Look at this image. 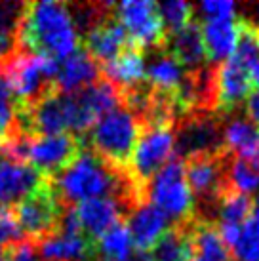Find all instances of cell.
<instances>
[{
  "instance_id": "cell-32",
  "label": "cell",
  "mask_w": 259,
  "mask_h": 261,
  "mask_svg": "<svg viewBox=\"0 0 259 261\" xmlns=\"http://www.w3.org/2000/svg\"><path fill=\"white\" fill-rule=\"evenodd\" d=\"M25 2H0V33L17 35Z\"/></svg>"
},
{
  "instance_id": "cell-19",
  "label": "cell",
  "mask_w": 259,
  "mask_h": 261,
  "mask_svg": "<svg viewBox=\"0 0 259 261\" xmlns=\"http://www.w3.org/2000/svg\"><path fill=\"white\" fill-rule=\"evenodd\" d=\"M101 76L122 94L145 82V50L130 42L113 61L101 67Z\"/></svg>"
},
{
  "instance_id": "cell-13",
  "label": "cell",
  "mask_w": 259,
  "mask_h": 261,
  "mask_svg": "<svg viewBox=\"0 0 259 261\" xmlns=\"http://www.w3.org/2000/svg\"><path fill=\"white\" fill-rule=\"evenodd\" d=\"M80 44H84L82 50L94 61H97L101 67L113 61L128 46V33L115 17V8H113V14L107 15L99 25H95L90 33H86L80 38Z\"/></svg>"
},
{
  "instance_id": "cell-20",
  "label": "cell",
  "mask_w": 259,
  "mask_h": 261,
  "mask_svg": "<svg viewBox=\"0 0 259 261\" xmlns=\"http://www.w3.org/2000/svg\"><path fill=\"white\" fill-rule=\"evenodd\" d=\"M202 40L210 65H221L232 58L238 42V17L204 19L200 23Z\"/></svg>"
},
{
  "instance_id": "cell-29",
  "label": "cell",
  "mask_w": 259,
  "mask_h": 261,
  "mask_svg": "<svg viewBox=\"0 0 259 261\" xmlns=\"http://www.w3.org/2000/svg\"><path fill=\"white\" fill-rule=\"evenodd\" d=\"M257 58H259V31L255 27H252V25H248L246 21H242L240 15H238V42L230 59H235L237 63L244 65L248 69V65Z\"/></svg>"
},
{
  "instance_id": "cell-22",
  "label": "cell",
  "mask_w": 259,
  "mask_h": 261,
  "mask_svg": "<svg viewBox=\"0 0 259 261\" xmlns=\"http://www.w3.org/2000/svg\"><path fill=\"white\" fill-rule=\"evenodd\" d=\"M223 118V143L225 149L232 154L242 159L252 151V147L257 143L259 128L244 115V111H237L230 115H221Z\"/></svg>"
},
{
  "instance_id": "cell-4",
  "label": "cell",
  "mask_w": 259,
  "mask_h": 261,
  "mask_svg": "<svg viewBox=\"0 0 259 261\" xmlns=\"http://www.w3.org/2000/svg\"><path fill=\"white\" fill-rule=\"evenodd\" d=\"M2 151L31 164L38 174L50 179L79 156L82 139L69 132L54 136H21Z\"/></svg>"
},
{
  "instance_id": "cell-35",
  "label": "cell",
  "mask_w": 259,
  "mask_h": 261,
  "mask_svg": "<svg viewBox=\"0 0 259 261\" xmlns=\"http://www.w3.org/2000/svg\"><path fill=\"white\" fill-rule=\"evenodd\" d=\"M242 10H244V14L240 15V19L259 31V2H250V4L242 6Z\"/></svg>"
},
{
  "instance_id": "cell-28",
  "label": "cell",
  "mask_w": 259,
  "mask_h": 261,
  "mask_svg": "<svg viewBox=\"0 0 259 261\" xmlns=\"http://www.w3.org/2000/svg\"><path fill=\"white\" fill-rule=\"evenodd\" d=\"M160 19L164 25L166 35H172L175 31L187 27L189 23L194 21V6L183 0H164L157 4Z\"/></svg>"
},
{
  "instance_id": "cell-37",
  "label": "cell",
  "mask_w": 259,
  "mask_h": 261,
  "mask_svg": "<svg viewBox=\"0 0 259 261\" xmlns=\"http://www.w3.org/2000/svg\"><path fill=\"white\" fill-rule=\"evenodd\" d=\"M116 261H151L149 259V254H143V252H134L132 255L124 257V259H116Z\"/></svg>"
},
{
  "instance_id": "cell-7",
  "label": "cell",
  "mask_w": 259,
  "mask_h": 261,
  "mask_svg": "<svg viewBox=\"0 0 259 261\" xmlns=\"http://www.w3.org/2000/svg\"><path fill=\"white\" fill-rule=\"evenodd\" d=\"M225 151L223 118L217 113H194L173 126V159L185 162L194 156Z\"/></svg>"
},
{
  "instance_id": "cell-25",
  "label": "cell",
  "mask_w": 259,
  "mask_h": 261,
  "mask_svg": "<svg viewBox=\"0 0 259 261\" xmlns=\"http://www.w3.org/2000/svg\"><path fill=\"white\" fill-rule=\"evenodd\" d=\"M19 136V103L8 76L0 69V149L14 143Z\"/></svg>"
},
{
  "instance_id": "cell-11",
  "label": "cell",
  "mask_w": 259,
  "mask_h": 261,
  "mask_svg": "<svg viewBox=\"0 0 259 261\" xmlns=\"http://www.w3.org/2000/svg\"><path fill=\"white\" fill-rule=\"evenodd\" d=\"M46 179L48 177L38 174L31 164L14 159L0 149V208L12 210Z\"/></svg>"
},
{
  "instance_id": "cell-15",
  "label": "cell",
  "mask_w": 259,
  "mask_h": 261,
  "mask_svg": "<svg viewBox=\"0 0 259 261\" xmlns=\"http://www.w3.org/2000/svg\"><path fill=\"white\" fill-rule=\"evenodd\" d=\"M74 212L84 234L94 242L103 237L111 227L126 221V218L130 216L122 204L113 198H94V200L80 202L79 206H74Z\"/></svg>"
},
{
  "instance_id": "cell-14",
  "label": "cell",
  "mask_w": 259,
  "mask_h": 261,
  "mask_svg": "<svg viewBox=\"0 0 259 261\" xmlns=\"http://www.w3.org/2000/svg\"><path fill=\"white\" fill-rule=\"evenodd\" d=\"M40 261H95V242L84 232H63L35 242Z\"/></svg>"
},
{
  "instance_id": "cell-1",
  "label": "cell",
  "mask_w": 259,
  "mask_h": 261,
  "mask_svg": "<svg viewBox=\"0 0 259 261\" xmlns=\"http://www.w3.org/2000/svg\"><path fill=\"white\" fill-rule=\"evenodd\" d=\"M50 183L65 208L94 198H113L130 214L145 202V185H139L126 168L109 164L84 145L69 166L50 177Z\"/></svg>"
},
{
  "instance_id": "cell-10",
  "label": "cell",
  "mask_w": 259,
  "mask_h": 261,
  "mask_svg": "<svg viewBox=\"0 0 259 261\" xmlns=\"http://www.w3.org/2000/svg\"><path fill=\"white\" fill-rule=\"evenodd\" d=\"M115 17L128 33L132 44L141 50H159L164 48L166 35L160 19L157 2L151 0H124L115 4Z\"/></svg>"
},
{
  "instance_id": "cell-23",
  "label": "cell",
  "mask_w": 259,
  "mask_h": 261,
  "mask_svg": "<svg viewBox=\"0 0 259 261\" xmlns=\"http://www.w3.org/2000/svg\"><path fill=\"white\" fill-rule=\"evenodd\" d=\"M191 261H232L216 225L193 219L191 225Z\"/></svg>"
},
{
  "instance_id": "cell-21",
  "label": "cell",
  "mask_w": 259,
  "mask_h": 261,
  "mask_svg": "<svg viewBox=\"0 0 259 261\" xmlns=\"http://www.w3.org/2000/svg\"><path fill=\"white\" fill-rule=\"evenodd\" d=\"M185 79V69L166 51V48L145 51V82L159 92L173 94Z\"/></svg>"
},
{
  "instance_id": "cell-5",
  "label": "cell",
  "mask_w": 259,
  "mask_h": 261,
  "mask_svg": "<svg viewBox=\"0 0 259 261\" xmlns=\"http://www.w3.org/2000/svg\"><path fill=\"white\" fill-rule=\"evenodd\" d=\"M59 63L61 59L19 50L2 67L19 107H31L56 90L54 82L58 76Z\"/></svg>"
},
{
  "instance_id": "cell-38",
  "label": "cell",
  "mask_w": 259,
  "mask_h": 261,
  "mask_svg": "<svg viewBox=\"0 0 259 261\" xmlns=\"http://www.w3.org/2000/svg\"><path fill=\"white\" fill-rule=\"evenodd\" d=\"M0 261H6V250L0 246Z\"/></svg>"
},
{
  "instance_id": "cell-34",
  "label": "cell",
  "mask_w": 259,
  "mask_h": 261,
  "mask_svg": "<svg viewBox=\"0 0 259 261\" xmlns=\"http://www.w3.org/2000/svg\"><path fill=\"white\" fill-rule=\"evenodd\" d=\"M242 111H244V115L259 128V90H255V92H252V94L248 95V99H246Z\"/></svg>"
},
{
  "instance_id": "cell-6",
  "label": "cell",
  "mask_w": 259,
  "mask_h": 261,
  "mask_svg": "<svg viewBox=\"0 0 259 261\" xmlns=\"http://www.w3.org/2000/svg\"><path fill=\"white\" fill-rule=\"evenodd\" d=\"M145 200L157 206L172 223L194 219V198L185 177V164L172 159L145 183Z\"/></svg>"
},
{
  "instance_id": "cell-9",
  "label": "cell",
  "mask_w": 259,
  "mask_h": 261,
  "mask_svg": "<svg viewBox=\"0 0 259 261\" xmlns=\"http://www.w3.org/2000/svg\"><path fill=\"white\" fill-rule=\"evenodd\" d=\"M173 159V126L149 124L141 128L136 149L128 164L130 175L139 185L151 179L160 168Z\"/></svg>"
},
{
  "instance_id": "cell-30",
  "label": "cell",
  "mask_w": 259,
  "mask_h": 261,
  "mask_svg": "<svg viewBox=\"0 0 259 261\" xmlns=\"http://www.w3.org/2000/svg\"><path fill=\"white\" fill-rule=\"evenodd\" d=\"M25 234L21 232V227L15 219L14 210H8V208H0V246L10 248L23 242Z\"/></svg>"
},
{
  "instance_id": "cell-26",
  "label": "cell",
  "mask_w": 259,
  "mask_h": 261,
  "mask_svg": "<svg viewBox=\"0 0 259 261\" xmlns=\"http://www.w3.org/2000/svg\"><path fill=\"white\" fill-rule=\"evenodd\" d=\"M136 252L126 221L111 227L103 237L95 240V261L124 259Z\"/></svg>"
},
{
  "instance_id": "cell-8",
  "label": "cell",
  "mask_w": 259,
  "mask_h": 261,
  "mask_svg": "<svg viewBox=\"0 0 259 261\" xmlns=\"http://www.w3.org/2000/svg\"><path fill=\"white\" fill-rule=\"evenodd\" d=\"M63 212L65 206L56 195L50 179H46L36 191H33L15 206L14 214L25 239L38 242L58 231Z\"/></svg>"
},
{
  "instance_id": "cell-36",
  "label": "cell",
  "mask_w": 259,
  "mask_h": 261,
  "mask_svg": "<svg viewBox=\"0 0 259 261\" xmlns=\"http://www.w3.org/2000/svg\"><path fill=\"white\" fill-rule=\"evenodd\" d=\"M248 76H250L252 86H255L259 90V58L253 59L252 63L248 65Z\"/></svg>"
},
{
  "instance_id": "cell-33",
  "label": "cell",
  "mask_w": 259,
  "mask_h": 261,
  "mask_svg": "<svg viewBox=\"0 0 259 261\" xmlns=\"http://www.w3.org/2000/svg\"><path fill=\"white\" fill-rule=\"evenodd\" d=\"M4 250H6V261H40L36 255L35 242L31 240H23L19 244L4 248Z\"/></svg>"
},
{
  "instance_id": "cell-16",
  "label": "cell",
  "mask_w": 259,
  "mask_h": 261,
  "mask_svg": "<svg viewBox=\"0 0 259 261\" xmlns=\"http://www.w3.org/2000/svg\"><path fill=\"white\" fill-rule=\"evenodd\" d=\"M164 48L185 69V73H196V71L210 65L198 19H194L187 27L168 35Z\"/></svg>"
},
{
  "instance_id": "cell-27",
  "label": "cell",
  "mask_w": 259,
  "mask_h": 261,
  "mask_svg": "<svg viewBox=\"0 0 259 261\" xmlns=\"http://www.w3.org/2000/svg\"><path fill=\"white\" fill-rule=\"evenodd\" d=\"M230 255L235 261H259V208L253 204L238 231L237 242L230 246Z\"/></svg>"
},
{
  "instance_id": "cell-12",
  "label": "cell",
  "mask_w": 259,
  "mask_h": 261,
  "mask_svg": "<svg viewBox=\"0 0 259 261\" xmlns=\"http://www.w3.org/2000/svg\"><path fill=\"white\" fill-rule=\"evenodd\" d=\"M250 94H252V82L244 65L237 63L235 59H227L225 63L216 67L217 115H230L242 111Z\"/></svg>"
},
{
  "instance_id": "cell-31",
  "label": "cell",
  "mask_w": 259,
  "mask_h": 261,
  "mask_svg": "<svg viewBox=\"0 0 259 261\" xmlns=\"http://www.w3.org/2000/svg\"><path fill=\"white\" fill-rule=\"evenodd\" d=\"M196 14H200L202 21L204 19H225V17H238L237 2L230 0H206L200 6H194Z\"/></svg>"
},
{
  "instance_id": "cell-17",
  "label": "cell",
  "mask_w": 259,
  "mask_h": 261,
  "mask_svg": "<svg viewBox=\"0 0 259 261\" xmlns=\"http://www.w3.org/2000/svg\"><path fill=\"white\" fill-rule=\"evenodd\" d=\"M170 225H172V221L166 218L157 206H152L151 202L145 200L130 212L126 227L130 231L134 248L137 252L149 254L152 246L157 244V240L168 231Z\"/></svg>"
},
{
  "instance_id": "cell-18",
  "label": "cell",
  "mask_w": 259,
  "mask_h": 261,
  "mask_svg": "<svg viewBox=\"0 0 259 261\" xmlns=\"http://www.w3.org/2000/svg\"><path fill=\"white\" fill-rule=\"evenodd\" d=\"M101 79V65L80 46L69 58L61 59L54 86L61 94H76Z\"/></svg>"
},
{
  "instance_id": "cell-2",
  "label": "cell",
  "mask_w": 259,
  "mask_h": 261,
  "mask_svg": "<svg viewBox=\"0 0 259 261\" xmlns=\"http://www.w3.org/2000/svg\"><path fill=\"white\" fill-rule=\"evenodd\" d=\"M19 50L65 59L80 48V37L69 4L58 0L25 2L17 29Z\"/></svg>"
},
{
  "instance_id": "cell-3",
  "label": "cell",
  "mask_w": 259,
  "mask_h": 261,
  "mask_svg": "<svg viewBox=\"0 0 259 261\" xmlns=\"http://www.w3.org/2000/svg\"><path fill=\"white\" fill-rule=\"evenodd\" d=\"M141 118L124 103L99 116L82 136V145L94 151L109 164L128 170L132 152L141 134Z\"/></svg>"
},
{
  "instance_id": "cell-24",
  "label": "cell",
  "mask_w": 259,
  "mask_h": 261,
  "mask_svg": "<svg viewBox=\"0 0 259 261\" xmlns=\"http://www.w3.org/2000/svg\"><path fill=\"white\" fill-rule=\"evenodd\" d=\"M191 221L172 223L149 252L151 261H191Z\"/></svg>"
}]
</instances>
